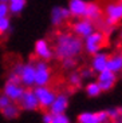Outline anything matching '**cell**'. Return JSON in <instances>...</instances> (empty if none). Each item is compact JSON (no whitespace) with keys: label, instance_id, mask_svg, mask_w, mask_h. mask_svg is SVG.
Returning <instances> with one entry per match:
<instances>
[{"label":"cell","instance_id":"6da1fadb","mask_svg":"<svg viewBox=\"0 0 122 123\" xmlns=\"http://www.w3.org/2000/svg\"><path fill=\"white\" fill-rule=\"evenodd\" d=\"M83 51V40L74 32H62L55 39L54 55L56 58H76Z\"/></svg>","mask_w":122,"mask_h":123},{"label":"cell","instance_id":"7a4b0ae2","mask_svg":"<svg viewBox=\"0 0 122 123\" xmlns=\"http://www.w3.org/2000/svg\"><path fill=\"white\" fill-rule=\"evenodd\" d=\"M102 13L105 15V24L114 27L122 22V4L115 0H110L102 7Z\"/></svg>","mask_w":122,"mask_h":123},{"label":"cell","instance_id":"3957f363","mask_svg":"<svg viewBox=\"0 0 122 123\" xmlns=\"http://www.w3.org/2000/svg\"><path fill=\"white\" fill-rule=\"evenodd\" d=\"M106 43V36L102 31H93L90 35L85 37L83 40V49L90 55H94L98 51H101L102 47Z\"/></svg>","mask_w":122,"mask_h":123},{"label":"cell","instance_id":"277c9868","mask_svg":"<svg viewBox=\"0 0 122 123\" xmlns=\"http://www.w3.org/2000/svg\"><path fill=\"white\" fill-rule=\"evenodd\" d=\"M35 86H47L51 80V70L47 66L46 60H42L35 63Z\"/></svg>","mask_w":122,"mask_h":123},{"label":"cell","instance_id":"5b68a950","mask_svg":"<svg viewBox=\"0 0 122 123\" xmlns=\"http://www.w3.org/2000/svg\"><path fill=\"white\" fill-rule=\"evenodd\" d=\"M117 79H118V74L110 71L109 68H105L103 71L98 72L97 82L99 83L102 92H109L114 88V86L117 83Z\"/></svg>","mask_w":122,"mask_h":123},{"label":"cell","instance_id":"8992f818","mask_svg":"<svg viewBox=\"0 0 122 123\" xmlns=\"http://www.w3.org/2000/svg\"><path fill=\"white\" fill-rule=\"evenodd\" d=\"M71 30L75 35H78L79 37L85 39L87 35H90L93 31H95V24L93 20L87 18H79V20H76L75 23H73Z\"/></svg>","mask_w":122,"mask_h":123},{"label":"cell","instance_id":"52a82bcc","mask_svg":"<svg viewBox=\"0 0 122 123\" xmlns=\"http://www.w3.org/2000/svg\"><path fill=\"white\" fill-rule=\"evenodd\" d=\"M18 102H19V107L24 111H36L38 108H40L34 90H24L23 95L19 98Z\"/></svg>","mask_w":122,"mask_h":123},{"label":"cell","instance_id":"ba28073f","mask_svg":"<svg viewBox=\"0 0 122 123\" xmlns=\"http://www.w3.org/2000/svg\"><path fill=\"white\" fill-rule=\"evenodd\" d=\"M34 92L38 98V102H39L40 108H48L51 106L52 100L55 98V94L52 90H50L47 86H35Z\"/></svg>","mask_w":122,"mask_h":123},{"label":"cell","instance_id":"9c48e42d","mask_svg":"<svg viewBox=\"0 0 122 123\" xmlns=\"http://www.w3.org/2000/svg\"><path fill=\"white\" fill-rule=\"evenodd\" d=\"M20 83L26 87H32L35 86V66L32 63H26L21 64V70L19 72Z\"/></svg>","mask_w":122,"mask_h":123},{"label":"cell","instance_id":"30bf717a","mask_svg":"<svg viewBox=\"0 0 122 123\" xmlns=\"http://www.w3.org/2000/svg\"><path fill=\"white\" fill-rule=\"evenodd\" d=\"M70 18H71V15H70V11H68L67 7L56 6V7H54V8L51 9V16H50V19H51L52 25H55V27L62 25Z\"/></svg>","mask_w":122,"mask_h":123},{"label":"cell","instance_id":"8fae6325","mask_svg":"<svg viewBox=\"0 0 122 123\" xmlns=\"http://www.w3.org/2000/svg\"><path fill=\"white\" fill-rule=\"evenodd\" d=\"M34 51H35V55L39 59H42V60H50V59L54 56V49L50 47L48 42H47L46 39L36 40Z\"/></svg>","mask_w":122,"mask_h":123},{"label":"cell","instance_id":"7c38bea8","mask_svg":"<svg viewBox=\"0 0 122 123\" xmlns=\"http://www.w3.org/2000/svg\"><path fill=\"white\" fill-rule=\"evenodd\" d=\"M67 108H68V96L66 94H58V95H55L48 110L52 114H62V112H66Z\"/></svg>","mask_w":122,"mask_h":123},{"label":"cell","instance_id":"4fadbf2b","mask_svg":"<svg viewBox=\"0 0 122 123\" xmlns=\"http://www.w3.org/2000/svg\"><path fill=\"white\" fill-rule=\"evenodd\" d=\"M24 87L20 86V83H16V82H9L7 80L6 86H4V94L8 96L12 102H18L19 98L23 95L24 92Z\"/></svg>","mask_w":122,"mask_h":123},{"label":"cell","instance_id":"5bb4252c","mask_svg":"<svg viewBox=\"0 0 122 123\" xmlns=\"http://www.w3.org/2000/svg\"><path fill=\"white\" fill-rule=\"evenodd\" d=\"M86 7H87V1L86 0H70L67 8L73 18L79 19V18H85Z\"/></svg>","mask_w":122,"mask_h":123},{"label":"cell","instance_id":"9a60e30c","mask_svg":"<svg viewBox=\"0 0 122 123\" xmlns=\"http://www.w3.org/2000/svg\"><path fill=\"white\" fill-rule=\"evenodd\" d=\"M107 60H109V55L106 52H102V51H98L97 54L93 55L91 59V70L94 72H101L105 68H107Z\"/></svg>","mask_w":122,"mask_h":123},{"label":"cell","instance_id":"2e32d148","mask_svg":"<svg viewBox=\"0 0 122 123\" xmlns=\"http://www.w3.org/2000/svg\"><path fill=\"white\" fill-rule=\"evenodd\" d=\"M102 16V7L99 6L95 1H90L87 3V7H86V12H85V18L90 19L93 22H97L99 20Z\"/></svg>","mask_w":122,"mask_h":123},{"label":"cell","instance_id":"e0dca14e","mask_svg":"<svg viewBox=\"0 0 122 123\" xmlns=\"http://www.w3.org/2000/svg\"><path fill=\"white\" fill-rule=\"evenodd\" d=\"M107 68L115 74L122 72V52H115L114 55L109 56L107 60Z\"/></svg>","mask_w":122,"mask_h":123},{"label":"cell","instance_id":"ac0fdd59","mask_svg":"<svg viewBox=\"0 0 122 123\" xmlns=\"http://www.w3.org/2000/svg\"><path fill=\"white\" fill-rule=\"evenodd\" d=\"M76 120L79 123H99V118H98V111H83L78 115Z\"/></svg>","mask_w":122,"mask_h":123},{"label":"cell","instance_id":"d6986e66","mask_svg":"<svg viewBox=\"0 0 122 123\" xmlns=\"http://www.w3.org/2000/svg\"><path fill=\"white\" fill-rule=\"evenodd\" d=\"M85 91L88 98H97V96H99L102 94V90L99 87L98 82H88L85 87Z\"/></svg>","mask_w":122,"mask_h":123},{"label":"cell","instance_id":"ffe728a7","mask_svg":"<svg viewBox=\"0 0 122 123\" xmlns=\"http://www.w3.org/2000/svg\"><path fill=\"white\" fill-rule=\"evenodd\" d=\"M26 0H8V8L9 12L14 13V15H18L26 7Z\"/></svg>","mask_w":122,"mask_h":123},{"label":"cell","instance_id":"44dd1931","mask_svg":"<svg viewBox=\"0 0 122 123\" xmlns=\"http://www.w3.org/2000/svg\"><path fill=\"white\" fill-rule=\"evenodd\" d=\"M1 114H3L7 119H15V118H18L19 114H20V107H18V106L11 103L9 106H7V107H4L3 110H1Z\"/></svg>","mask_w":122,"mask_h":123},{"label":"cell","instance_id":"7402d4cb","mask_svg":"<svg viewBox=\"0 0 122 123\" xmlns=\"http://www.w3.org/2000/svg\"><path fill=\"white\" fill-rule=\"evenodd\" d=\"M82 76H81V74H78V72H73V74L68 76V82H70V84L73 87H76V88H79L81 86H82Z\"/></svg>","mask_w":122,"mask_h":123},{"label":"cell","instance_id":"603a6c76","mask_svg":"<svg viewBox=\"0 0 122 123\" xmlns=\"http://www.w3.org/2000/svg\"><path fill=\"white\" fill-rule=\"evenodd\" d=\"M70 118L67 117L66 112H62V114H54L52 118V123H70Z\"/></svg>","mask_w":122,"mask_h":123},{"label":"cell","instance_id":"cb8c5ba5","mask_svg":"<svg viewBox=\"0 0 122 123\" xmlns=\"http://www.w3.org/2000/svg\"><path fill=\"white\" fill-rule=\"evenodd\" d=\"M76 64L75 62V58H66V59H62V66H63L66 70H71L74 68Z\"/></svg>","mask_w":122,"mask_h":123},{"label":"cell","instance_id":"d4e9b609","mask_svg":"<svg viewBox=\"0 0 122 123\" xmlns=\"http://www.w3.org/2000/svg\"><path fill=\"white\" fill-rule=\"evenodd\" d=\"M9 30V19L7 18H0V34H6Z\"/></svg>","mask_w":122,"mask_h":123},{"label":"cell","instance_id":"484cf974","mask_svg":"<svg viewBox=\"0 0 122 123\" xmlns=\"http://www.w3.org/2000/svg\"><path fill=\"white\" fill-rule=\"evenodd\" d=\"M107 115H109L110 120H118L121 118L119 115V108H107Z\"/></svg>","mask_w":122,"mask_h":123},{"label":"cell","instance_id":"4316f807","mask_svg":"<svg viewBox=\"0 0 122 123\" xmlns=\"http://www.w3.org/2000/svg\"><path fill=\"white\" fill-rule=\"evenodd\" d=\"M9 15V8L7 1H0V18H7Z\"/></svg>","mask_w":122,"mask_h":123},{"label":"cell","instance_id":"83f0119b","mask_svg":"<svg viewBox=\"0 0 122 123\" xmlns=\"http://www.w3.org/2000/svg\"><path fill=\"white\" fill-rule=\"evenodd\" d=\"M12 103V100L8 98V96L6 95V94H3V95H0V110H3L4 107H7V106H9Z\"/></svg>","mask_w":122,"mask_h":123},{"label":"cell","instance_id":"f1b7e54d","mask_svg":"<svg viewBox=\"0 0 122 123\" xmlns=\"http://www.w3.org/2000/svg\"><path fill=\"white\" fill-rule=\"evenodd\" d=\"M52 118H54V114L48 111V112H46V114H43L42 122L43 123H52Z\"/></svg>","mask_w":122,"mask_h":123},{"label":"cell","instance_id":"f546056e","mask_svg":"<svg viewBox=\"0 0 122 123\" xmlns=\"http://www.w3.org/2000/svg\"><path fill=\"white\" fill-rule=\"evenodd\" d=\"M93 72H94L93 70H83L81 72V76H82V79H88L93 76Z\"/></svg>","mask_w":122,"mask_h":123},{"label":"cell","instance_id":"4dcf8cb0","mask_svg":"<svg viewBox=\"0 0 122 123\" xmlns=\"http://www.w3.org/2000/svg\"><path fill=\"white\" fill-rule=\"evenodd\" d=\"M119 37H121V40H122V30H121V32H119Z\"/></svg>","mask_w":122,"mask_h":123},{"label":"cell","instance_id":"1f68e13d","mask_svg":"<svg viewBox=\"0 0 122 123\" xmlns=\"http://www.w3.org/2000/svg\"><path fill=\"white\" fill-rule=\"evenodd\" d=\"M0 1H8V0H0Z\"/></svg>","mask_w":122,"mask_h":123},{"label":"cell","instance_id":"d6a6232c","mask_svg":"<svg viewBox=\"0 0 122 123\" xmlns=\"http://www.w3.org/2000/svg\"><path fill=\"white\" fill-rule=\"evenodd\" d=\"M118 1H119V3H121V4H122V0H118Z\"/></svg>","mask_w":122,"mask_h":123}]
</instances>
